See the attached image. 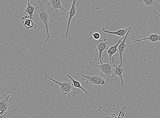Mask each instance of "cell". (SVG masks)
<instances>
[{"mask_svg":"<svg viewBox=\"0 0 160 118\" xmlns=\"http://www.w3.org/2000/svg\"><path fill=\"white\" fill-rule=\"evenodd\" d=\"M100 63L96 65L95 62L90 61V64L85 66L87 69L91 68L95 69L98 67L100 71V73L102 76H106L108 81L110 84H112L115 80L114 77L116 76L113 75V72L115 71V67L113 65V62H110V60L107 58L105 59V62L102 63V60H100Z\"/></svg>","mask_w":160,"mask_h":118,"instance_id":"cell-1","label":"cell"},{"mask_svg":"<svg viewBox=\"0 0 160 118\" xmlns=\"http://www.w3.org/2000/svg\"><path fill=\"white\" fill-rule=\"evenodd\" d=\"M36 11L39 20L42 22L46 27L47 38L45 40V42L51 41L49 29L50 10L46 6L39 1Z\"/></svg>","mask_w":160,"mask_h":118,"instance_id":"cell-2","label":"cell"},{"mask_svg":"<svg viewBox=\"0 0 160 118\" xmlns=\"http://www.w3.org/2000/svg\"><path fill=\"white\" fill-rule=\"evenodd\" d=\"M44 76L46 78L49 79L57 84L59 86V88L62 91V93L64 95H68V97H70L72 96H74L77 94V91L74 88L73 84L72 83L69 82L67 80L63 82H58V81H56L48 76L47 73L44 74Z\"/></svg>","mask_w":160,"mask_h":118,"instance_id":"cell-3","label":"cell"},{"mask_svg":"<svg viewBox=\"0 0 160 118\" xmlns=\"http://www.w3.org/2000/svg\"><path fill=\"white\" fill-rule=\"evenodd\" d=\"M81 76L83 77L82 81L86 80L87 84L94 86L96 88L100 87L101 86L108 85L107 79H104L102 76L98 75H94L91 76L84 75L83 74H80Z\"/></svg>","mask_w":160,"mask_h":118,"instance_id":"cell-4","label":"cell"},{"mask_svg":"<svg viewBox=\"0 0 160 118\" xmlns=\"http://www.w3.org/2000/svg\"><path fill=\"white\" fill-rule=\"evenodd\" d=\"M11 95L7 94L2 96L0 99V118H5L9 110V106L12 100L10 99Z\"/></svg>","mask_w":160,"mask_h":118,"instance_id":"cell-5","label":"cell"},{"mask_svg":"<svg viewBox=\"0 0 160 118\" xmlns=\"http://www.w3.org/2000/svg\"><path fill=\"white\" fill-rule=\"evenodd\" d=\"M103 39H100L97 42L98 46L95 47L96 48L97 52L98 54L99 58L98 61L102 60V56L103 51L105 50H108L109 49L108 47V43L107 42V39L104 38Z\"/></svg>","mask_w":160,"mask_h":118,"instance_id":"cell-6","label":"cell"},{"mask_svg":"<svg viewBox=\"0 0 160 118\" xmlns=\"http://www.w3.org/2000/svg\"><path fill=\"white\" fill-rule=\"evenodd\" d=\"M77 2V0H73L72 3L71 8L69 11L68 14H69V18L68 21V25L67 26V28L65 33V36L66 37H68V36L69 32V29L70 24L71 21L73 17L75 15L77 9L76 8V4Z\"/></svg>","mask_w":160,"mask_h":118,"instance_id":"cell-7","label":"cell"},{"mask_svg":"<svg viewBox=\"0 0 160 118\" xmlns=\"http://www.w3.org/2000/svg\"><path fill=\"white\" fill-rule=\"evenodd\" d=\"M48 5L51 7V9H54L58 13L59 11V9L67 12V10L63 8L62 3H64L66 0H48Z\"/></svg>","mask_w":160,"mask_h":118,"instance_id":"cell-8","label":"cell"},{"mask_svg":"<svg viewBox=\"0 0 160 118\" xmlns=\"http://www.w3.org/2000/svg\"><path fill=\"white\" fill-rule=\"evenodd\" d=\"M111 61L113 62V65L115 68V71L113 72V74H115V76H118L120 77L121 81L122 86L123 87L124 86V80L123 78H122V74H123L125 69L122 68V67H121L120 65L117 66L115 65L114 63L115 61L114 58L113 57L112 58Z\"/></svg>","mask_w":160,"mask_h":118,"instance_id":"cell-9","label":"cell"},{"mask_svg":"<svg viewBox=\"0 0 160 118\" xmlns=\"http://www.w3.org/2000/svg\"><path fill=\"white\" fill-rule=\"evenodd\" d=\"M129 31L128 32L127 34H126V35L125 37L123 40H122V42H121L120 45H119L118 49V53L120 55V65L121 67H122V62H123V60H122V54H123L125 51V48L126 47V40H127L128 37L130 35L129 34Z\"/></svg>","mask_w":160,"mask_h":118,"instance_id":"cell-10","label":"cell"},{"mask_svg":"<svg viewBox=\"0 0 160 118\" xmlns=\"http://www.w3.org/2000/svg\"><path fill=\"white\" fill-rule=\"evenodd\" d=\"M132 29V27L130 26L128 27H126L124 29H120V30L117 31L111 32L106 30L105 27H103L102 29V31L104 32L108 33V34L114 35L122 37H125L128 32L131 30V29Z\"/></svg>","mask_w":160,"mask_h":118,"instance_id":"cell-11","label":"cell"},{"mask_svg":"<svg viewBox=\"0 0 160 118\" xmlns=\"http://www.w3.org/2000/svg\"><path fill=\"white\" fill-rule=\"evenodd\" d=\"M21 19L23 20V23L26 29H29L33 28L34 29L37 28L36 24L33 22L31 18L29 16H25L22 17Z\"/></svg>","mask_w":160,"mask_h":118,"instance_id":"cell-12","label":"cell"},{"mask_svg":"<svg viewBox=\"0 0 160 118\" xmlns=\"http://www.w3.org/2000/svg\"><path fill=\"white\" fill-rule=\"evenodd\" d=\"M148 38L137 40H135V41L131 42L130 43H132L137 42H140L146 40H149L150 42H151L152 43H154L158 41L160 42V35H159L156 34H151L149 32H148Z\"/></svg>","mask_w":160,"mask_h":118,"instance_id":"cell-13","label":"cell"},{"mask_svg":"<svg viewBox=\"0 0 160 118\" xmlns=\"http://www.w3.org/2000/svg\"><path fill=\"white\" fill-rule=\"evenodd\" d=\"M27 5V8L24 10V13L28 14L29 16L33 19V13L36 10L37 7L35 3L30 1L29 0H28Z\"/></svg>","mask_w":160,"mask_h":118,"instance_id":"cell-14","label":"cell"},{"mask_svg":"<svg viewBox=\"0 0 160 118\" xmlns=\"http://www.w3.org/2000/svg\"><path fill=\"white\" fill-rule=\"evenodd\" d=\"M125 37H122V38L118 40L117 43L114 46L110 47L108 50L107 53L109 57V60L111 62V59L113 55L117 52L118 53V47L119 45L122 42V40Z\"/></svg>","mask_w":160,"mask_h":118,"instance_id":"cell-15","label":"cell"},{"mask_svg":"<svg viewBox=\"0 0 160 118\" xmlns=\"http://www.w3.org/2000/svg\"><path fill=\"white\" fill-rule=\"evenodd\" d=\"M67 76L69 77V78L72 80L73 83V86L74 87L80 88L83 90L85 93V95H88V91L85 89H84L81 85V84L80 82L78 81H76L73 79L72 77L71 76L67 74L66 75Z\"/></svg>","mask_w":160,"mask_h":118,"instance_id":"cell-16","label":"cell"},{"mask_svg":"<svg viewBox=\"0 0 160 118\" xmlns=\"http://www.w3.org/2000/svg\"><path fill=\"white\" fill-rule=\"evenodd\" d=\"M145 6H150L156 4L155 0H142Z\"/></svg>","mask_w":160,"mask_h":118,"instance_id":"cell-17","label":"cell"},{"mask_svg":"<svg viewBox=\"0 0 160 118\" xmlns=\"http://www.w3.org/2000/svg\"><path fill=\"white\" fill-rule=\"evenodd\" d=\"M90 33L92 35L93 38L95 40H99L100 39H104L101 37V36L98 32L93 33L92 32H90Z\"/></svg>","mask_w":160,"mask_h":118,"instance_id":"cell-18","label":"cell"},{"mask_svg":"<svg viewBox=\"0 0 160 118\" xmlns=\"http://www.w3.org/2000/svg\"><path fill=\"white\" fill-rule=\"evenodd\" d=\"M154 13L155 14H157L158 16L160 17V15L158 13L156 9L154 10Z\"/></svg>","mask_w":160,"mask_h":118,"instance_id":"cell-19","label":"cell"},{"mask_svg":"<svg viewBox=\"0 0 160 118\" xmlns=\"http://www.w3.org/2000/svg\"><path fill=\"white\" fill-rule=\"evenodd\" d=\"M141 1H142V0H141Z\"/></svg>","mask_w":160,"mask_h":118,"instance_id":"cell-20","label":"cell"}]
</instances>
